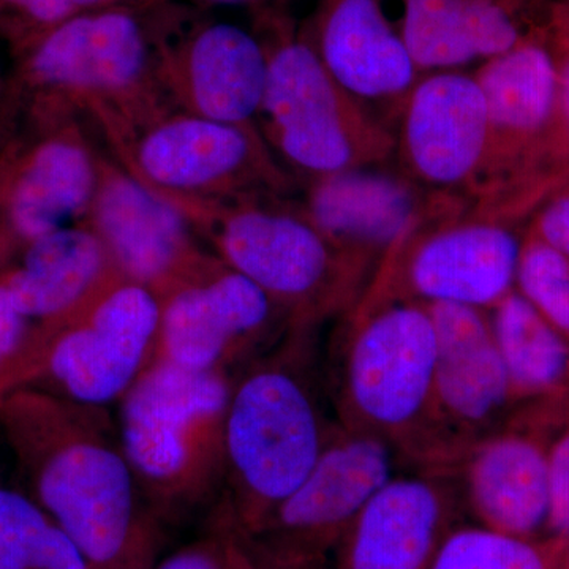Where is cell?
<instances>
[{
	"label": "cell",
	"instance_id": "obj_1",
	"mask_svg": "<svg viewBox=\"0 0 569 569\" xmlns=\"http://www.w3.org/2000/svg\"><path fill=\"white\" fill-rule=\"evenodd\" d=\"M0 422L29 497L78 546L89 569H152L162 523L146 508L107 407L21 388Z\"/></svg>",
	"mask_w": 569,
	"mask_h": 569
},
{
	"label": "cell",
	"instance_id": "obj_2",
	"mask_svg": "<svg viewBox=\"0 0 569 569\" xmlns=\"http://www.w3.org/2000/svg\"><path fill=\"white\" fill-rule=\"evenodd\" d=\"M318 325H290L242 367L228 403L227 475L217 501L252 537L316 467L335 430L318 373Z\"/></svg>",
	"mask_w": 569,
	"mask_h": 569
},
{
	"label": "cell",
	"instance_id": "obj_3",
	"mask_svg": "<svg viewBox=\"0 0 569 569\" xmlns=\"http://www.w3.org/2000/svg\"><path fill=\"white\" fill-rule=\"evenodd\" d=\"M332 340L328 397L339 425L399 458L443 470L433 415L436 328L429 307L365 291Z\"/></svg>",
	"mask_w": 569,
	"mask_h": 569
},
{
	"label": "cell",
	"instance_id": "obj_4",
	"mask_svg": "<svg viewBox=\"0 0 569 569\" xmlns=\"http://www.w3.org/2000/svg\"><path fill=\"white\" fill-rule=\"evenodd\" d=\"M167 6L78 11L14 52L9 80L21 119L86 116L92 122L170 103L159 80Z\"/></svg>",
	"mask_w": 569,
	"mask_h": 569
},
{
	"label": "cell",
	"instance_id": "obj_5",
	"mask_svg": "<svg viewBox=\"0 0 569 569\" xmlns=\"http://www.w3.org/2000/svg\"><path fill=\"white\" fill-rule=\"evenodd\" d=\"M230 372L153 359L119 400L118 433L146 508L176 523L220 500Z\"/></svg>",
	"mask_w": 569,
	"mask_h": 569
},
{
	"label": "cell",
	"instance_id": "obj_6",
	"mask_svg": "<svg viewBox=\"0 0 569 569\" xmlns=\"http://www.w3.org/2000/svg\"><path fill=\"white\" fill-rule=\"evenodd\" d=\"M160 197L181 211L217 258L282 307L291 325L320 326L342 317L376 276L372 268L337 249L293 197Z\"/></svg>",
	"mask_w": 569,
	"mask_h": 569
},
{
	"label": "cell",
	"instance_id": "obj_7",
	"mask_svg": "<svg viewBox=\"0 0 569 569\" xmlns=\"http://www.w3.org/2000/svg\"><path fill=\"white\" fill-rule=\"evenodd\" d=\"M254 29L268 56L257 126L299 187L395 160V130L332 78L284 9L257 11Z\"/></svg>",
	"mask_w": 569,
	"mask_h": 569
},
{
	"label": "cell",
	"instance_id": "obj_8",
	"mask_svg": "<svg viewBox=\"0 0 569 569\" xmlns=\"http://www.w3.org/2000/svg\"><path fill=\"white\" fill-rule=\"evenodd\" d=\"M159 328L157 296L118 272L70 312L31 329L0 373V399L33 388L108 408L156 359Z\"/></svg>",
	"mask_w": 569,
	"mask_h": 569
},
{
	"label": "cell",
	"instance_id": "obj_9",
	"mask_svg": "<svg viewBox=\"0 0 569 569\" xmlns=\"http://www.w3.org/2000/svg\"><path fill=\"white\" fill-rule=\"evenodd\" d=\"M93 126L111 156L160 194L236 201L293 197L299 187L257 126L213 121L170 103Z\"/></svg>",
	"mask_w": 569,
	"mask_h": 569
},
{
	"label": "cell",
	"instance_id": "obj_10",
	"mask_svg": "<svg viewBox=\"0 0 569 569\" xmlns=\"http://www.w3.org/2000/svg\"><path fill=\"white\" fill-rule=\"evenodd\" d=\"M511 204L440 193L388 253L367 290L421 305L493 309L515 290L523 224Z\"/></svg>",
	"mask_w": 569,
	"mask_h": 569
},
{
	"label": "cell",
	"instance_id": "obj_11",
	"mask_svg": "<svg viewBox=\"0 0 569 569\" xmlns=\"http://www.w3.org/2000/svg\"><path fill=\"white\" fill-rule=\"evenodd\" d=\"M395 449L336 422L320 459L305 481L252 537L263 569H309L337 549L367 500L389 478Z\"/></svg>",
	"mask_w": 569,
	"mask_h": 569
},
{
	"label": "cell",
	"instance_id": "obj_12",
	"mask_svg": "<svg viewBox=\"0 0 569 569\" xmlns=\"http://www.w3.org/2000/svg\"><path fill=\"white\" fill-rule=\"evenodd\" d=\"M99 152L78 116L22 121L0 146V233L21 252L41 236L82 222Z\"/></svg>",
	"mask_w": 569,
	"mask_h": 569
},
{
	"label": "cell",
	"instance_id": "obj_13",
	"mask_svg": "<svg viewBox=\"0 0 569 569\" xmlns=\"http://www.w3.org/2000/svg\"><path fill=\"white\" fill-rule=\"evenodd\" d=\"M473 74L488 107V140L470 200L550 192L556 186L539 178L557 99L550 32L481 62Z\"/></svg>",
	"mask_w": 569,
	"mask_h": 569
},
{
	"label": "cell",
	"instance_id": "obj_14",
	"mask_svg": "<svg viewBox=\"0 0 569 569\" xmlns=\"http://www.w3.org/2000/svg\"><path fill=\"white\" fill-rule=\"evenodd\" d=\"M287 312L222 260L160 301L157 359L197 372H230L290 328Z\"/></svg>",
	"mask_w": 569,
	"mask_h": 569
},
{
	"label": "cell",
	"instance_id": "obj_15",
	"mask_svg": "<svg viewBox=\"0 0 569 569\" xmlns=\"http://www.w3.org/2000/svg\"><path fill=\"white\" fill-rule=\"evenodd\" d=\"M84 222L99 236L116 271L148 288L159 302L219 261L173 203L103 152Z\"/></svg>",
	"mask_w": 569,
	"mask_h": 569
},
{
	"label": "cell",
	"instance_id": "obj_16",
	"mask_svg": "<svg viewBox=\"0 0 569 569\" xmlns=\"http://www.w3.org/2000/svg\"><path fill=\"white\" fill-rule=\"evenodd\" d=\"M159 80L168 102L178 110L257 126L268 56L257 33L231 22L190 21L168 6L160 33Z\"/></svg>",
	"mask_w": 569,
	"mask_h": 569
},
{
	"label": "cell",
	"instance_id": "obj_17",
	"mask_svg": "<svg viewBox=\"0 0 569 569\" xmlns=\"http://www.w3.org/2000/svg\"><path fill=\"white\" fill-rule=\"evenodd\" d=\"M397 171L429 192L470 200L488 140V107L473 73L429 71L397 116Z\"/></svg>",
	"mask_w": 569,
	"mask_h": 569
},
{
	"label": "cell",
	"instance_id": "obj_18",
	"mask_svg": "<svg viewBox=\"0 0 569 569\" xmlns=\"http://www.w3.org/2000/svg\"><path fill=\"white\" fill-rule=\"evenodd\" d=\"M436 328L433 415L445 470L496 429L511 402L489 310L460 305L427 306Z\"/></svg>",
	"mask_w": 569,
	"mask_h": 569
},
{
	"label": "cell",
	"instance_id": "obj_19",
	"mask_svg": "<svg viewBox=\"0 0 569 569\" xmlns=\"http://www.w3.org/2000/svg\"><path fill=\"white\" fill-rule=\"evenodd\" d=\"M301 33L332 78L370 111L380 107L395 130L421 70L381 0H317Z\"/></svg>",
	"mask_w": 569,
	"mask_h": 569
},
{
	"label": "cell",
	"instance_id": "obj_20",
	"mask_svg": "<svg viewBox=\"0 0 569 569\" xmlns=\"http://www.w3.org/2000/svg\"><path fill=\"white\" fill-rule=\"evenodd\" d=\"M459 492L448 471L389 478L337 546V569H429L455 529Z\"/></svg>",
	"mask_w": 569,
	"mask_h": 569
},
{
	"label": "cell",
	"instance_id": "obj_21",
	"mask_svg": "<svg viewBox=\"0 0 569 569\" xmlns=\"http://www.w3.org/2000/svg\"><path fill=\"white\" fill-rule=\"evenodd\" d=\"M301 187L299 201L310 222L337 249L376 272L440 194L387 167L323 176Z\"/></svg>",
	"mask_w": 569,
	"mask_h": 569
},
{
	"label": "cell",
	"instance_id": "obj_22",
	"mask_svg": "<svg viewBox=\"0 0 569 569\" xmlns=\"http://www.w3.org/2000/svg\"><path fill=\"white\" fill-rule=\"evenodd\" d=\"M553 0H403L400 33L421 73L485 62L552 29Z\"/></svg>",
	"mask_w": 569,
	"mask_h": 569
},
{
	"label": "cell",
	"instance_id": "obj_23",
	"mask_svg": "<svg viewBox=\"0 0 569 569\" xmlns=\"http://www.w3.org/2000/svg\"><path fill=\"white\" fill-rule=\"evenodd\" d=\"M455 468L479 526L527 538L548 522L549 452L531 438L493 430Z\"/></svg>",
	"mask_w": 569,
	"mask_h": 569
},
{
	"label": "cell",
	"instance_id": "obj_24",
	"mask_svg": "<svg viewBox=\"0 0 569 569\" xmlns=\"http://www.w3.org/2000/svg\"><path fill=\"white\" fill-rule=\"evenodd\" d=\"M20 263L0 272V284L28 320L70 312L118 274L88 223L67 224L21 250Z\"/></svg>",
	"mask_w": 569,
	"mask_h": 569
},
{
	"label": "cell",
	"instance_id": "obj_25",
	"mask_svg": "<svg viewBox=\"0 0 569 569\" xmlns=\"http://www.w3.org/2000/svg\"><path fill=\"white\" fill-rule=\"evenodd\" d=\"M511 397L556 391L569 376V343L518 291L489 310Z\"/></svg>",
	"mask_w": 569,
	"mask_h": 569
},
{
	"label": "cell",
	"instance_id": "obj_26",
	"mask_svg": "<svg viewBox=\"0 0 569 569\" xmlns=\"http://www.w3.org/2000/svg\"><path fill=\"white\" fill-rule=\"evenodd\" d=\"M0 569H89L78 546L28 493L0 488Z\"/></svg>",
	"mask_w": 569,
	"mask_h": 569
},
{
	"label": "cell",
	"instance_id": "obj_27",
	"mask_svg": "<svg viewBox=\"0 0 569 569\" xmlns=\"http://www.w3.org/2000/svg\"><path fill=\"white\" fill-rule=\"evenodd\" d=\"M429 569H549L545 553L526 538L488 529L455 527Z\"/></svg>",
	"mask_w": 569,
	"mask_h": 569
},
{
	"label": "cell",
	"instance_id": "obj_28",
	"mask_svg": "<svg viewBox=\"0 0 569 569\" xmlns=\"http://www.w3.org/2000/svg\"><path fill=\"white\" fill-rule=\"evenodd\" d=\"M515 284L516 291L569 339V258L529 228L520 247Z\"/></svg>",
	"mask_w": 569,
	"mask_h": 569
},
{
	"label": "cell",
	"instance_id": "obj_29",
	"mask_svg": "<svg viewBox=\"0 0 569 569\" xmlns=\"http://www.w3.org/2000/svg\"><path fill=\"white\" fill-rule=\"evenodd\" d=\"M152 569H263L252 541L219 505L201 537L174 550Z\"/></svg>",
	"mask_w": 569,
	"mask_h": 569
},
{
	"label": "cell",
	"instance_id": "obj_30",
	"mask_svg": "<svg viewBox=\"0 0 569 569\" xmlns=\"http://www.w3.org/2000/svg\"><path fill=\"white\" fill-rule=\"evenodd\" d=\"M557 61V99L545 148L539 178L546 183H559L569 176V44L552 36Z\"/></svg>",
	"mask_w": 569,
	"mask_h": 569
},
{
	"label": "cell",
	"instance_id": "obj_31",
	"mask_svg": "<svg viewBox=\"0 0 569 569\" xmlns=\"http://www.w3.org/2000/svg\"><path fill=\"white\" fill-rule=\"evenodd\" d=\"M74 13L73 0H0V37L17 52Z\"/></svg>",
	"mask_w": 569,
	"mask_h": 569
},
{
	"label": "cell",
	"instance_id": "obj_32",
	"mask_svg": "<svg viewBox=\"0 0 569 569\" xmlns=\"http://www.w3.org/2000/svg\"><path fill=\"white\" fill-rule=\"evenodd\" d=\"M527 228L569 258V176L546 194Z\"/></svg>",
	"mask_w": 569,
	"mask_h": 569
},
{
	"label": "cell",
	"instance_id": "obj_33",
	"mask_svg": "<svg viewBox=\"0 0 569 569\" xmlns=\"http://www.w3.org/2000/svg\"><path fill=\"white\" fill-rule=\"evenodd\" d=\"M552 529L569 535V433L549 452V520Z\"/></svg>",
	"mask_w": 569,
	"mask_h": 569
},
{
	"label": "cell",
	"instance_id": "obj_34",
	"mask_svg": "<svg viewBox=\"0 0 569 569\" xmlns=\"http://www.w3.org/2000/svg\"><path fill=\"white\" fill-rule=\"evenodd\" d=\"M28 318L22 316L6 288L0 284V373L20 353L31 328Z\"/></svg>",
	"mask_w": 569,
	"mask_h": 569
},
{
	"label": "cell",
	"instance_id": "obj_35",
	"mask_svg": "<svg viewBox=\"0 0 569 569\" xmlns=\"http://www.w3.org/2000/svg\"><path fill=\"white\" fill-rule=\"evenodd\" d=\"M20 127V107L11 91L10 80H0V146Z\"/></svg>",
	"mask_w": 569,
	"mask_h": 569
},
{
	"label": "cell",
	"instance_id": "obj_36",
	"mask_svg": "<svg viewBox=\"0 0 569 569\" xmlns=\"http://www.w3.org/2000/svg\"><path fill=\"white\" fill-rule=\"evenodd\" d=\"M552 36L569 44V0L553 2Z\"/></svg>",
	"mask_w": 569,
	"mask_h": 569
},
{
	"label": "cell",
	"instance_id": "obj_37",
	"mask_svg": "<svg viewBox=\"0 0 569 569\" xmlns=\"http://www.w3.org/2000/svg\"><path fill=\"white\" fill-rule=\"evenodd\" d=\"M160 0H73L77 11L111 9V7L149 6Z\"/></svg>",
	"mask_w": 569,
	"mask_h": 569
},
{
	"label": "cell",
	"instance_id": "obj_38",
	"mask_svg": "<svg viewBox=\"0 0 569 569\" xmlns=\"http://www.w3.org/2000/svg\"><path fill=\"white\" fill-rule=\"evenodd\" d=\"M201 2L219 3V6H246L257 11L283 10L290 0H201Z\"/></svg>",
	"mask_w": 569,
	"mask_h": 569
}]
</instances>
